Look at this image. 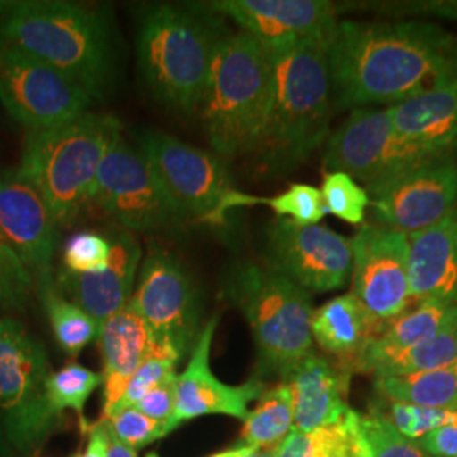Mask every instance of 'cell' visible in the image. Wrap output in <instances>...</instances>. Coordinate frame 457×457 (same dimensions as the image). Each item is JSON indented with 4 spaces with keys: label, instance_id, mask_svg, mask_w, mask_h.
Wrapping results in <instances>:
<instances>
[{
    "label": "cell",
    "instance_id": "cell-42",
    "mask_svg": "<svg viewBox=\"0 0 457 457\" xmlns=\"http://www.w3.org/2000/svg\"><path fill=\"white\" fill-rule=\"evenodd\" d=\"M417 445L430 457H457V424L444 425L428 432Z\"/></svg>",
    "mask_w": 457,
    "mask_h": 457
},
{
    "label": "cell",
    "instance_id": "cell-21",
    "mask_svg": "<svg viewBox=\"0 0 457 457\" xmlns=\"http://www.w3.org/2000/svg\"><path fill=\"white\" fill-rule=\"evenodd\" d=\"M400 136L430 158H449L457 147V39L439 77L424 94L392 109Z\"/></svg>",
    "mask_w": 457,
    "mask_h": 457
},
{
    "label": "cell",
    "instance_id": "cell-47",
    "mask_svg": "<svg viewBox=\"0 0 457 457\" xmlns=\"http://www.w3.org/2000/svg\"><path fill=\"white\" fill-rule=\"evenodd\" d=\"M146 457H158V456H156V454H147Z\"/></svg>",
    "mask_w": 457,
    "mask_h": 457
},
{
    "label": "cell",
    "instance_id": "cell-45",
    "mask_svg": "<svg viewBox=\"0 0 457 457\" xmlns=\"http://www.w3.org/2000/svg\"><path fill=\"white\" fill-rule=\"evenodd\" d=\"M239 457H278L275 451H262V449H254V447H247L245 445V451Z\"/></svg>",
    "mask_w": 457,
    "mask_h": 457
},
{
    "label": "cell",
    "instance_id": "cell-28",
    "mask_svg": "<svg viewBox=\"0 0 457 457\" xmlns=\"http://www.w3.org/2000/svg\"><path fill=\"white\" fill-rule=\"evenodd\" d=\"M36 283L56 343L68 356L77 358L88 344L97 339L100 324L60 292L51 271L36 278Z\"/></svg>",
    "mask_w": 457,
    "mask_h": 457
},
{
    "label": "cell",
    "instance_id": "cell-10",
    "mask_svg": "<svg viewBox=\"0 0 457 457\" xmlns=\"http://www.w3.org/2000/svg\"><path fill=\"white\" fill-rule=\"evenodd\" d=\"M137 146L154 166L185 220L224 226L237 211L239 190L232 187L220 158L158 131L137 136Z\"/></svg>",
    "mask_w": 457,
    "mask_h": 457
},
{
    "label": "cell",
    "instance_id": "cell-6",
    "mask_svg": "<svg viewBox=\"0 0 457 457\" xmlns=\"http://www.w3.org/2000/svg\"><path fill=\"white\" fill-rule=\"evenodd\" d=\"M122 132L112 115L85 114L26 136L19 171L45 196L58 226H70L88 205L98 168Z\"/></svg>",
    "mask_w": 457,
    "mask_h": 457
},
{
    "label": "cell",
    "instance_id": "cell-7",
    "mask_svg": "<svg viewBox=\"0 0 457 457\" xmlns=\"http://www.w3.org/2000/svg\"><path fill=\"white\" fill-rule=\"evenodd\" d=\"M222 292L251 327L258 370L283 381L313 353L309 292L264 264L239 262L228 273Z\"/></svg>",
    "mask_w": 457,
    "mask_h": 457
},
{
    "label": "cell",
    "instance_id": "cell-38",
    "mask_svg": "<svg viewBox=\"0 0 457 457\" xmlns=\"http://www.w3.org/2000/svg\"><path fill=\"white\" fill-rule=\"evenodd\" d=\"M111 258V239L97 232H79L63 247V270L87 275L102 271Z\"/></svg>",
    "mask_w": 457,
    "mask_h": 457
},
{
    "label": "cell",
    "instance_id": "cell-23",
    "mask_svg": "<svg viewBox=\"0 0 457 457\" xmlns=\"http://www.w3.org/2000/svg\"><path fill=\"white\" fill-rule=\"evenodd\" d=\"M409 287L415 303L441 300L457 305V220L454 212L432 228L407 234Z\"/></svg>",
    "mask_w": 457,
    "mask_h": 457
},
{
    "label": "cell",
    "instance_id": "cell-41",
    "mask_svg": "<svg viewBox=\"0 0 457 457\" xmlns=\"http://www.w3.org/2000/svg\"><path fill=\"white\" fill-rule=\"evenodd\" d=\"M177 373L166 378L162 385H158L154 390L143 396L132 409L141 411L153 420H158L164 424L173 415L175 410V398H177Z\"/></svg>",
    "mask_w": 457,
    "mask_h": 457
},
{
    "label": "cell",
    "instance_id": "cell-19",
    "mask_svg": "<svg viewBox=\"0 0 457 457\" xmlns=\"http://www.w3.org/2000/svg\"><path fill=\"white\" fill-rule=\"evenodd\" d=\"M58 220L45 196L19 170L0 171V234L33 277L51 271Z\"/></svg>",
    "mask_w": 457,
    "mask_h": 457
},
{
    "label": "cell",
    "instance_id": "cell-25",
    "mask_svg": "<svg viewBox=\"0 0 457 457\" xmlns=\"http://www.w3.org/2000/svg\"><path fill=\"white\" fill-rule=\"evenodd\" d=\"M311 332L319 347L347 370L379 336L381 326L351 292L336 296L313 311Z\"/></svg>",
    "mask_w": 457,
    "mask_h": 457
},
{
    "label": "cell",
    "instance_id": "cell-46",
    "mask_svg": "<svg viewBox=\"0 0 457 457\" xmlns=\"http://www.w3.org/2000/svg\"><path fill=\"white\" fill-rule=\"evenodd\" d=\"M245 451V445H239V447H234V449H228V451H222V453H217L211 457H239Z\"/></svg>",
    "mask_w": 457,
    "mask_h": 457
},
{
    "label": "cell",
    "instance_id": "cell-37",
    "mask_svg": "<svg viewBox=\"0 0 457 457\" xmlns=\"http://www.w3.org/2000/svg\"><path fill=\"white\" fill-rule=\"evenodd\" d=\"M343 11H364L379 16H388L392 21H425L434 19L457 21V0H390V2H349Z\"/></svg>",
    "mask_w": 457,
    "mask_h": 457
},
{
    "label": "cell",
    "instance_id": "cell-16",
    "mask_svg": "<svg viewBox=\"0 0 457 457\" xmlns=\"http://www.w3.org/2000/svg\"><path fill=\"white\" fill-rule=\"evenodd\" d=\"M376 226L405 234L436 226L457 205V164L432 160L366 187Z\"/></svg>",
    "mask_w": 457,
    "mask_h": 457
},
{
    "label": "cell",
    "instance_id": "cell-18",
    "mask_svg": "<svg viewBox=\"0 0 457 457\" xmlns=\"http://www.w3.org/2000/svg\"><path fill=\"white\" fill-rule=\"evenodd\" d=\"M217 324L219 315H213L202 327L187 368L181 375L177 376L175 410L164 424V436L183 422L204 415L220 413L245 420L249 413V402L258 400L266 390L264 383L258 378H253L237 386L226 385L215 378L211 370V349Z\"/></svg>",
    "mask_w": 457,
    "mask_h": 457
},
{
    "label": "cell",
    "instance_id": "cell-30",
    "mask_svg": "<svg viewBox=\"0 0 457 457\" xmlns=\"http://www.w3.org/2000/svg\"><path fill=\"white\" fill-rule=\"evenodd\" d=\"M457 361V319L441 332H437L428 341L419 344L417 347L405 351L402 354L392 356L388 360L376 364L371 375L376 378L385 376H402L419 371L437 370Z\"/></svg>",
    "mask_w": 457,
    "mask_h": 457
},
{
    "label": "cell",
    "instance_id": "cell-3",
    "mask_svg": "<svg viewBox=\"0 0 457 457\" xmlns=\"http://www.w3.org/2000/svg\"><path fill=\"white\" fill-rule=\"evenodd\" d=\"M334 33V31H332ZM332 33L270 53L273 90L253 156L268 175H287L326 143L334 114L327 65Z\"/></svg>",
    "mask_w": 457,
    "mask_h": 457
},
{
    "label": "cell",
    "instance_id": "cell-2",
    "mask_svg": "<svg viewBox=\"0 0 457 457\" xmlns=\"http://www.w3.org/2000/svg\"><path fill=\"white\" fill-rule=\"evenodd\" d=\"M0 46L58 70L102 98L117 75L112 19L98 7L63 0L0 2Z\"/></svg>",
    "mask_w": 457,
    "mask_h": 457
},
{
    "label": "cell",
    "instance_id": "cell-33",
    "mask_svg": "<svg viewBox=\"0 0 457 457\" xmlns=\"http://www.w3.org/2000/svg\"><path fill=\"white\" fill-rule=\"evenodd\" d=\"M102 385V375L85 368L79 362H70L60 371L49 373L46 392L51 409L56 415L65 410H75L82 420L83 428L88 425L83 419V409L88 396Z\"/></svg>",
    "mask_w": 457,
    "mask_h": 457
},
{
    "label": "cell",
    "instance_id": "cell-34",
    "mask_svg": "<svg viewBox=\"0 0 457 457\" xmlns=\"http://www.w3.org/2000/svg\"><path fill=\"white\" fill-rule=\"evenodd\" d=\"M180 360V354L171 345L153 343L146 358L132 375L126 390L115 403L112 411L109 413V417L122 410L132 409L143 396H146L147 393L162 385L166 378L175 375V368Z\"/></svg>",
    "mask_w": 457,
    "mask_h": 457
},
{
    "label": "cell",
    "instance_id": "cell-36",
    "mask_svg": "<svg viewBox=\"0 0 457 457\" xmlns=\"http://www.w3.org/2000/svg\"><path fill=\"white\" fill-rule=\"evenodd\" d=\"M322 200L327 213L353 226H362L370 209V195L358 181L341 171H330L322 181Z\"/></svg>",
    "mask_w": 457,
    "mask_h": 457
},
{
    "label": "cell",
    "instance_id": "cell-9",
    "mask_svg": "<svg viewBox=\"0 0 457 457\" xmlns=\"http://www.w3.org/2000/svg\"><path fill=\"white\" fill-rule=\"evenodd\" d=\"M88 204L129 232H162L185 222L146 154L122 132L100 163Z\"/></svg>",
    "mask_w": 457,
    "mask_h": 457
},
{
    "label": "cell",
    "instance_id": "cell-29",
    "mask_svg": "<svg viewBox=\"0 0 457 457\" xmlns=\"http://www.w3.org/2000/svg\"><path fill=\"white\" fill-rule=\"evenodd\" d=\"M294 395L287 381L268 388L258 398L256 409L245 417L241 442L247 447L275 451L294 430Z\"/></svg>",
    "mask_w": 457,
    "mask_h": 457
},
{
    "label": "cell",
    "instance_id": "cell-35",
    "mask_svg": "<svg viewBox=\"0 0 457 457\" xmlns=\"http://www.w3.org/2000/svg\"><path fill=\"white\" fill-rule=\"evenodd\" d=\"M373 409L381 413L403 437L413 442L439 427L457 424V409H427L386 398H381V403L373 405Z\"/></svg>",
    "mask_w": 457,
    "mask_h": 457
},
{
    "label": "cell",
    "instance_id": "cell-5",
    "mask_svg": "<svg viewBox=\"0 0 457 457\" xmlns=\"http://www.w3.org/2000/svg\"><path fill=\"white\" fill-rule=\"evenodd\" d=\"M224 36L200 5L160 4L146 9L137 26L136 53L151 94L168 107L192 112L200 105Z\"/></svg>",
    "mask_w": 457,
    "mask_h": 457
},
{
    "label": "cell",
    "instance_id": "cell-40",
    "mask_svg": "<svg viewBox=\"0 0 457 457\" xmlns=\"http://www.w3.org/2000/svg\"><path fill=\"white\" fill-rule=\"evenodd\" d=\"M109 436L134 451L164 437L163 424L153 420L136 409H128L104 419Z\"/></svg>",
    "mask_w": 457,
    "mask_h": 457
},
{
    "label": "cell",
    "instance_id": "cell-44",
    "mask_svg": "<svg viewBox=\"0 0 457 457\" xmlns=\"http://www.w3.org/2000/svg\"><path fill=\"white\" fill-rule=\"evenodd\" d=\"M109 457H137V451H134L131 447H126L124 444H120V442L115 441L114 437H111Z\"/></svg>",
    "mask_w": 457,
    "mask_h": 457
},
{
    "label": "cell",
    "instance_id": "cell-4",
    "mask_svg": "<svg viewBox=\"0 0 457 457\" xmlns=\"http://www.w3.org/2000/svg\"><path fill=\"white\" fill-rule=\"evenodd\" d=\"M273 90V62L245 33L217 45L200 100L204 131L219 156L251 154L262 136Z\"/></svg>",
    "mask_w": 457,
    "mask_h": 457
},
{
    "label": "cell",
    "instance_id": "cell-8",
    "mask_svg": "<svg viewBox=\"0 0 457 457\" xmlns=\"http://www.w3.org/2000/svg\"><path fill=\"white\" fill-rule=\"evenodd\" d=\"M49 362L43 344L12 319H0V434L26 453L58 422L46 392Z\"/></svg>",
    "mask_w": 457,
    "mask_h": 457
},
{
    "label": "cell",
    "instance_id": "cell-31",
    "mask_svg": "<svg viewBox=\"0 0 457 457\" xmlns=\"http://www.w3.org/2000/svg\"><path fill=\"white\" fill-rule=\"evenodd\" d=\"M353 430L358 457H430L373 407L368 413L354 410Z\"/></svg>",
    "mask_w": 457,
    "mask_h": 457
},
{
    "label": "cell",
    "instance_id": "cell-20",
    "mask_svg": "<svg viewBox=\"0 0 457 457\" xmlns=\"http://www.w3.org/2000/svg\"><path fill=\"white\" fill-rule=\"evenodd\" d=\"M109 239L111 258L102 271L79 275L62 268L56 279L60 292L100 326L131 302L143 262V247L129 230L117 228Z\"/></svg>",
    "mask_w": 457,
    "mask_h": 457
},
{
    "label": "cell",
    "instance_id": "cell-11",
    "mask_svg": "<svg viewBox=\"0 0 457 457\" xmlns=\"http://www.w3.org/2000/svg\"><path fill=\"white\" fill-rule=\"evenodd\" d=\"M432 160L395 129L392 109H354L324 143L326 173L341 171L366 187Z\"/></svg>",
    "mask_w": 457,
    "mask_h": 457
},
{
    "label": "cell",
    "instance_id": "cell-26",
    "mask_svg": "<svg viewBox=\"0 0 457 457\" xmlns=\"http://www.w3.org/2000/svg\"><path fill=\"white\" fill-rule=\"evenodd\" d=\"M457 319V305L441 300L415 303L381 330L375 341L349 364V373H371L381 361L388 360L428 341Z\"/></svg>",
    "mask_w": 457,
    "mask_h": 457
},
{
    "label": "cell",
    "instance_id": "cell-43",
    "mask_svg": "<svg viewBox=\"0 0 457 457\" xmlns=\"http://www.w3.org/2000/svg\"><path fill=\"white\" fill-rule=\"evenodd\" d=\"M109 428L107 424L102 420L97 425L88 427V445L82 456L77 457H109Z\"/></svg>",
    "mask_w": 457,
    "mask_h": 457
},
{
    "label": "cell",
    "instance_id": "cell-48",
    "mask_svg": "<svg viewBox=\"0 0 457 457\" xmlns=\"http://www.w3.org/2000/svg\"><path fill=\"white\" fill-rule=\"evenodd\" d=\"M454 215H456V220H457V205H456V209H454Z\"/></svg>",
    "mask_w": 457,
    "mask_h": 457
},
{
    "label": "cell",
    "instance_id": "cell-13",
    "mask_svg": "<svg viewBox=\"0 0 457 457\" xmlns=\"http://www.w3.org/2000/svg\"><path fill=\"white\" fill-rule=\"evenodd\" d=\"M94 97L58 70L0 46V104L28 132L45 131L88 112Z\"/></svg>",
    "mask_w": 457,
    "mask_h": 457
},
{
    "label": "cell",
    "instance_id": "cell-1",
    "mask_svg": "<svg viewBox=\"0 0 457 457\" xmlns=\"http://www.w3.org/2000/svg\"><path fill=\"white\" fill-rule=\"evenodd\" d=\"M456 36L425 21H339L327 65L334 111L393 109L439 77Z\"/></svg>",
    "mask_w": 457,
    "mask_h": 457
},
{
    "label": "cell",
    "instance_id": "cell-32",
    "mask_svg": "<svg viewBox=\"0 0 457 457\" xmlns=\"http://www.w3.org/2000/svg\"><path fill=\"white\" fill-rule=\"evenodd\" d=\"M251 205H268L278 219H288L300 226H315L327 213L320 190L307 183H294L275 196H254L239 192L237 209Z\"/></svg>",
    "mask_w": 457,
    "mask_h": 457
},
{
    "label": "cell",
    "instance_id": "cell-14",
    "mask_svg": "<svg viewBox=\"0 0 457 457\" xmlns=\"http://www.w3.org/2000/svg\"><path fill=\"white\" fill-rule=\"evenodd\" d=\"M264 266L305 292L326 294L347 283L353 264L351 239L315 224L275 219L266 232Z\"/></svg>",
    "mask_w": 457,
    "mask_h": 457
},
{
    "label": "cell",
    "instance_id": "cell-17",
    "mask_svg": "<svg viewBox=\"0 0 457 457\" xmlns=\"http://www.w3.org/2000/svg\"><path fill=\"white\" fill-rule=\"evenodd\" d=\"M204 9L228 17L270 53L332 33L341 12L328 0H217Z\"/></svg>",
    "mask_w": 457,
    "mask_h": 457
},
{
    "label": "cell",
    "instance_id": "cell-12",
    "mask_svg": "<svg viewBox=\"0 0 457 457\" xmlns=\"http://www.w3.org/2000/svg\"><path fill=\"white\" fill-rule=\"evenodd\" d=\"M137 275L132 309L146 322L153 343L187 356L202 330V305L192 278L175 254L158 245H149Z\"/></svg>",
    "mask_w": 457,
    "mask_h": 457
},
{
    "label": "cell",
    "instance_id": "cell-27",
    "mask_svg": "<svg viewBox=\"0 0 457 457\" xmlns=\"http://www.w3.org/2000/svg\"><path fill=\"white\" fill-rule=\"evenodd\" d=\"M381 398L427 409H457V361L437 370L376 378Z\"/></svg>",
    "mask_w": 457,
    "mask_h": 457
},
{
    "label": "cell",
    "instance_id": "cell-22",
    "mask_svg": "<svg viewBox=\"0 0 457 457\" xmlns=\"http://www.w3.org/2000/svg\"><path fill=\"white\" fill-rule=\"evenodd\" d=\"M351 373L339 362L311 353L285 381L294 395L295 427L312 434L343 422L351 407L345 402Z\"/></svg>",
    "mask_w": 457,
    "mask_h": 457
},
{
    "label": "cell",
    "instance_id": "cell-39",
    "mask_svg": "<svg viewBox=\"0 0 457 457\" xmlns=\"http://www.w3.org/2000/svg\"><path fill=\"white\" fill-rule=\"evenodd\" d=\"M33 273L0 234V307L21 309L34 288Z\"/></svg>",
    "mask_w": 457,
    "mask_h": 457
},
{
    "label": "cell",
    "instance_id": "cell-24",
    "mask_svg": "<svg viewBox=\"0 0 457 457\" xmlns=\"http://www.w3.org/2000/svg\"><path fill=\"white\" fill-rule=\"evenodd\" d=\"M97 341L104 360V419H107L146 358L153 337L143 317L128 303L100 326Z\"/></svg>",
    "mask_w": 457,
    "mask_h": 457
},
{
    "label": "cell",
    "instance_id": "cell-15",
    "mask_svg": "<svg viewBox=\"0 0 457 457\" xmlns=\"http://www.w3.org/2000/svg\"><path fill=\"white\" fill-rule=\"evenodd\" d=\"M351 251L353 294L383 330L415 305L409 287V237L395 228L364 224L351 239Z\"/></svg>",
    "mask_w": 457,
    "mask_h": 457
}]
</instances>
